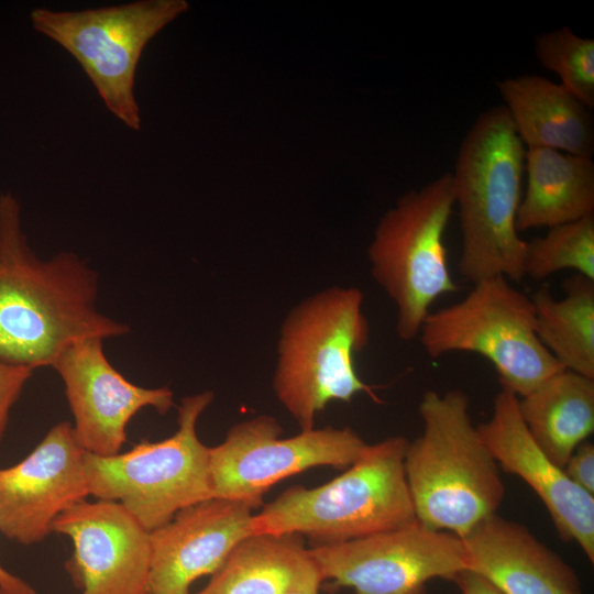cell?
<instances>
[{"instance_id":"6da1fadb","label":"cell","mask_w":594,"mask_h":594,"mask_svg":"<svg viewBox=\"0 0 594 594\" xmlns=\"http://www.w3.org/2000/svg\"><path fill=\"white\" fill-rule=\"evenodd\" d=\"M98 275L78 254L40 258L11 193L0 195V361L52 366L69 345L129 333L128 324L97 307Z\"/></svg>"},{"instance_id":"7a4b0ae2","label":"cell","mask_w":594,"mask_h":594,"mask_svg":"<svg viewBox=\"0 0 594 594\" xmlns=\"http://www.w3.org/2000/svg\"><path fill=\"white\" fill-rule=\"evenodd\" d=\"M418 410L424 429L404 461L416 519L462 539L502 504L499 466L472 422L465 392L427 391Z\"/></svg>"},{"instance_id":"3957f363","label":"cell","mask_w":594,"mask_h":594,"mask_svg":"<svg viewBox=\"0 0 594 594\" xmlns=\"http://www.w3.org/2000/svg\"><path fill=\"white\" fill-rule=\"evenodd\" d=\"M525 152L504 106L481 112L460 145L452 174L462 232L459 271L472 284L525 277L526 241L516 228Z\"/></svg>"},{"instance_id":"277c9868","label":"cell","mask_w":594,"mask_h":594,"mask_svg":"<svg viewBox=\"0 0 594 594\" xmlns=\"http://www.w3.org/2000/svg\"><path fill=\"white\" fill-rule=\"evenodd\" d=\"M408 442L395 436L367 444L334 480L287 488L253 516L255 534H296L318 547L417 521L404 466Z\"/></svg>"},{"instance_id":"5b68a950","label":"cell","mask_w":594,"mask_h":594,"mask_svg":"<svg viewBox=\"0 0 594 594\" xmlns=\"http://www.w3.org/2000/svg\"><path fill=\"white\" fill-rule=\"evenodd\" d=\"M363 301L358 287H329L295 306L282 324L273 389L301 431L314 429L332 400L350 403L364 392L381 403L354 367L370 340Z\"/></svg>"},{"instance_id":"8992f818","label":"cell","mask_w":594,"mask_h":594,"mask_svg":"<svg viewBox=\"0 0 594 594\" xmlns=\"http://www.w3.org/2000/svg\"><path fill=\"white\" fill-rule=\"evenodd\" d=\"M212 400L210 391L184 397L177 431L162 441L142 440L130 451L110 457L86 452L89 495L121 504L147 531L165 525L180 509L213 497L209 447L196 432Z\"/></svg>"},{"instance_id":"52a82bcc","label":"cell","mask_w":594,"mask_h":594,"mask_svg":"<svg viewBox=\"0 0 594 594\" xmlns=\"http://www.w3.org/2000/svg\"><path fill=\"white\" fill-rule=\"evenodd\" d=\"M455 204L452 173L402 196L380 220L369 248L371 273L397 310L404 341L419 334L431 305L458 289L444 232Z\"/></svg>"},{"instance_id":"ba28073f","label":"cell","mask_w":594,"mask_h":594,"mask_svg":"<svg viewBox=\"0 0 594 594\" xmlns=\"http://www.w3.org/2000/svg\"><path fill=\"white\" fill-rule=\"evenodd\" d=\"M188 7L185 0H138L85 10L38 7L31 10L30 22L73 56L106 108L139 131V62L150 41Z\"/></svg>"},{"instance_id":"9c48e42d","label":"cell","mask_w":594,"mask_h":594,"mask_svg":"<svg viewBox=\"0 0 594 594\" xmlns=\"http://www.w3.org/2000/svg\"><path fill=\"white\" fill-rule=\"evenodd\" d=\"M460 301L429 312L419 331L431 359L476 353L495 367L502 387L522 397L564 370L539 341L531 298L496 276L473 284Z\"/></svg>"},{"instance_id":"30bf717a","label":"cell","mask_w":594,"mask_h":594,"mask_svg":"<svg viewBox=\"0 0 594 594\" xmlns=\"http://www.w3.org/2000/svg\"><path fill=\"white\" fill-rule=\"evenodd\" d=\"M282 432L266 415L231 427L223 442L209 448L212 496L256 508L278 481L316 466L349 468L367 447L349 427L314 428L285 439Z\"/></svg>"},{"instance_id":"8fae6325","label":"cell","mask_w":594,"mask_h":594,"mask_svg":"<svg viewBox=\"0 0 594 594\" xmlns=\"http://www.w3.org/2000/svg\"><path fill=\"white\" fill-rule=\"evenodd\" d=\"M322 581L354 594H428L427 583L453 581L465 566L462 539L418 521L366 537L311 547Z\"/></svg>"},{"instance_id":"7c38bea8","label":"cell","mask_w":594,"mask_h":594,"mask_svg":"<svg viewBox=\"0 0 594 594\" xmlns=\"http://www.w3.org/2000/svg\"><path fill=\"white\" fill-rule=\"evenodd\" d=\"M102 339L66 348L54 361L74 417L73 432L88 453L118 454L127 441V426L145 407L165 415L174 406L167 386L147 388L128 381L109 362Z\"/></svg>"},{"instance_id":"4fadbf2b","label":"cell","mask_w":594,"mask_h":594,"mask_svg":"<svg viewBox=\"0 0 594 594\" xmlns=\"http://www.w3.org/2000/svg\"><path fill=\"white\" fill-rule=\"evenodd\" d=\"M85 454L72 422L61 421L22 461L0 469V534L23 546L43 541L55 518L89 495Z\"/></svg>"},{"instance_id":"5bb4252c","label":"cell","mask_w":594,"mask_h":594,"mask_svg":"<svg viewBox=\"0 0 594 594\" xmlns=\"http://www.w3.org/2000/svg\"><path fill=\"white\" fill-rule=\"evenodd\" d=\"M52 531L73 542L67 569L80 594H147L150 531L121 504L84 499L58 515Z\"/></svg>"},{"instance_id":"9a60e30c","label":"cell","mask_w":594,"mask_h":594,"mask_svg":"<svg viewBox=\"0 0 594 594\" xmlns=\"http://www.w3.org/2000/svg\"><path fill=\"white\" fill-rule=\"evenodd\" d=\"M518 398L502 387L488 420L477 430L499 469L520 477L540 498L560 537L574 541L594 562V496L578 486L535 442Z\"/></svg>"},{"instance_id":"2e32d148","label":"cell","mask_w":594,"mask_h":594,"mask_svg":"<svg viewBox=\"0 0 594 594\" xmlns=\"http://www.w3.org/2000/svg\"><path fill=\"white\" fill-rule=\"evenodd\" d=\"M253 509L242 501L210 497L150 531L147 594H189L196 580L212 575L241 540L255 534Z\"/></svg>"},{"instance_id":"e0dca14e","label":"cell","mask_w":594,"mask_h":594,"mask_svg":"<svg viewBox=\"0 0 594 594\" xmlns=\"http://www.w3.org/2000/svg\"><path fill=\"white\" fill-rule=\"evenodd\" d=\"M462 542L466 569L504 594H583L575 571L521 524L494 514Z\"/></svg>"},{"instance_id":"ac0fdd59","label":"cell","mask_w":594,"mask_h":594,"mask_svg":"<svg viewBox=\"0 0 594 594\" xmlns=\"http://www.w3.org/2000/svg\"><path fill=\"white\" fill-rule=\"evenodd\" d=\"M497 87L522 144L592 157L591 109L561 84L524 75L498 81Z\"/></svg>"},{"instance_id":"d6986e66","label":"cell","mask_w":594,"mask_h":594,"mask_svg":"<svg viewBox=\"0 0 594 594\" xmlns=\"http://www.w3.org/2000/svg\"><path fill=\"white\" fill-rule=\"evenodd\" d=\"M321 582L304 537L261 532L241 540L196 594H289Z\"/></svg>"},{"instance_id":"ffe728a7","label":"cell","mask_w":594,"mask_h":594,"mask_svg":"<svg viewBox=\"0 0 594 594\" xmlns=\"http://www.w3.org/2000/svg\"><path fill=\"white\" fill-rule=\"evenodd\" d=\"M528 184L521 198L516 228H551L594 215L592 157L548 147L525 152Z\"/></svg>"},{"instance_id":"44dd1931","label":"cell","mask_w":594,"mask_h":594,"mask_svg":"<svg viewBox=\"0 0 594 594\" xmlns=\"http://www.w3.org/2000/svg\"><path fill=\"white\" fill-rule=\"evenodd\" d=\"M518 410L539 448L564 468L594 430V380L561 370L518 398Z\"/></svg>"},{"instance_id":"7402d4cb","label":"cell","mask_w":594,"mask_h":594,"mask_svg":"<svg viewBox=\"0 0 594 594\" xmlns=\"http://www.w3.org/2000/svg\"><path fill=\"white\" fill-rule=\"evenodd\" d=\"M557 299L549 286L531 298L535 332L559 365L594 380V280L573 274Z\"/></svg>"},{"instance_id":"603a6c76","label":"cell","mask_w":594,"mask_h":594,"mask_svg":"<svg viewBox=\"0 0 594 594\" xmlns=\"http://www.w3.org/2000/svg\"><path fill=\"white\" fill-rule=\"evenodd\" d=\"M564 270L594 280V215L551 227L544 237L526 241L525 276L543 279Z\"/></svg>"},{"instance_id":"cb8c5ba5","label":"cell","mask_w":594,"mask_h":594,"mask_svg":"<svg viewBox=\"0 0 594 594\" xmlns=\"http://www.w3.org/2000/svg\"><path fill=\"white\" fill-rule=\"evenodd\" d=\"M535 52L541 65L558 74L561 85L588 109L594 108V41L563 26L538 35Z\"/></svg>"},{"instance_id":"d4e9b609","label":"cell","mask_w":594,"mask_h":594,"mask_svg":"<svg viewBox=\"0 0 594 594\" xmlns=\"http://www.w3.org/2000/svg\"><path fill=\"white\" fill-rule=\"evenodd\" d=\"M33 372L32 369L0 361V442L7 430L11 409Z\"/></svg>"},{"instance_id":"484cf974","label":"cell","mask_w":594,"mask_h":594,"mask_svg":"<svg viewBox=\"0 0 594 594\" xmlns=\"http://www.w3.org/2000/svg\"><path fill=\"white\" fill-rule=\"evenodd\" d=\"M563 469L578 486L594 495V446L592 442L585 440L579 444Z\"/></svg>"},{"instance_id":"4316f807","label":"cell","mask_w":594,"mask_h":594,"mask_svg":"<svg viewBox=\"0 0 594 594\" xmlns=\"http://www.w3.org/2000/svg\"><path fill=\"white\" fill-rule=\"evenodd\" d=\"M461 594H504L494 583L482 574L464 569L452 581Z\"/></svg>"},{"instance_id":"83f0119b","label":"cell","mask_w":594,"mask_h":594,"mask_svg":"<svg viewBox=\"0 0 594 594\" xmlns=\"http://www.w3.org/2000/svg\"><path fill=\"white\" fill-rule=\"evenodd\" d=\"M0 592L2 594H37L24 580L12 574L0 563Z\"/></svg>"},{"instance_id":"f1b7e54d","label":"cell","mask_w":594,"mask_h":594,"mask_svg":"<svg viewBox=\"0 0 594 594\" xmlns=\"http://www.w3.org/2000/svg\"><path fill=\"white\" fill-rule=\"evenodd\" d=\"M318 591H319V587H308V588H302V590L292 592L289 594H319Z\"/></svg>"},{"instance_id":"f546056e","label":"cell","mask_w":594,"mask_h":594,"mask_svg":"<svg viewBox=\"0 0 594 594\" xmlns=\"http://www.w3.org/2000/svg\"><path fill=\"white\" fill-rule=\"evenodd\" d=\"M0 594H2V593L0 592Z\"/></svg>"}]
</instances>
